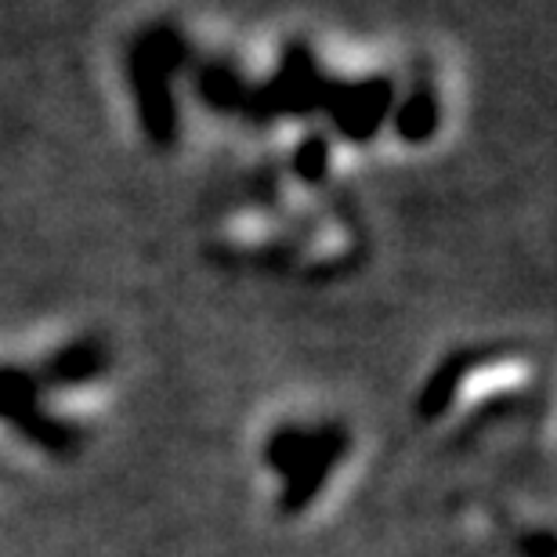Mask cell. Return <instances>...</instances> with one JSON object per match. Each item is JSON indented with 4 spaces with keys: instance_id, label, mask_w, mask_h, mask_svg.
<instances>
[{
    "instance_id": "cell-1",
    "label": "cell",
    "mask_w": 557,
    "mask_h": 557,
    "mask_svg": "<svg viewBox=\"0 0 557 557\" xmlns=\"http://www.w3.org/2000/svg\"><path fill=\"white\" fill-rule=\"evenodd\" d=\"M193 62V44L174 22H149L127 44V84L135 98L141 135L156 149H171L182 135L177 76Z\"/></svg>"
},
{
    "instance_id": "cell-2",
    "label": "cell",
    "mask_w": 557,
    "mask_h": 557,
    "mask_svg": "<svg viewBox=\"0 0 557 557\" xmlns=\"http://www.w3.org/2000/svg\"><path fill=\"white\" fill-rule=\"evenodd\" d=\"M333 76L322 70L308 40H289L272 76L253 81L243 120L250 124H278V120H311L322 113Z\"/></svg>"
},
{
    "instance_id": "cell-3",
    "label": "cell",
    "mask_w": 557,
    "mask_h": 557,
    "mask_svg": "<svg viewBox=\"0 0 557 557\" xmlns=\"http://www.w3.org/2000/svg\"><path fill=\"white\" fill-rule=\"evenodd\" d=\"M0 423H8L11 431L54 460H73L87 442L81 423L62 420L48 409L37 373L15 362L0 366Z\"/></svg>"
},
{
    "instance_id": "cell-4",
    "label": "cell",
    "mask_w": 557,
    "mask_h": 557,
    "mask_svg": "<svg viewBox=\"0 0 557 557\" xmlns=\"http://www.w3.org/2000/svg\"><path fill=\"white\" fill-rule=\"evenodd\" d=\"M395 95V81H387V76H359V81L333 76L326 102H322V116L330 120L333 135L351 145H366L392 120Z\"/></svg>"
},
{
    "instance_id": "cell-5",
    "label": "cell",
    "mask_w": 557,
    "mask_h": 557,
    "mask_svg": "<svg viewBox=\"0 0 557 557\" xmlns=\"http://www.w3.org/2000/svg\"><path fill=\"white\" fill-rule=\"evenodd\" d=\"M351 453V434L344 423L326 420L315 423V434H311V445L305 456L289 467V474L283 478V493H278V515L297 518L315 504L319 493L326 488L330 474L344 463V456Z\"/></svg>"
},
{
    "instance_id": "cell-6",
    "label": "cell",
    "mask_w": 557,
    "mask_h": 557,
    "mask_svg": "<svg viewBox=\"0 0 557 557\" xmlns=\"http://www.w3.org/2000/svg\"><path fill=\"white\" fill-rule=\"evenodd\" d=\"M113 366V351L98 333H84V337L65 341L62 348H54L37 370V381L44 392H73V387L102 381Z\"/></svg>"
},
{
    "instance_id": "cell-7",
    "label": "cell",
    "mask_w": 557,
    "mask_h": 557,
    "mask_svg": "<svg viewBox=\"0 0 557 557\" xmlns=\"http://www.w3.org/2000/svg\"><path fill=\"white\" fill-rule=\"evenodd\" d=\"M499 355H504L499 344H471V348L449 351L431 370L428 381H423L420 398H417V413L423 420H438L442 413H449V406L456 403V395H460L467 376H471L474 370H482V366H488V362H496Z\"/></svg>"
},
{
    "instance_id": "cell-8",
    "label": "cell",
    "mask_w": 557,
    "mask_h": 557,
    "mask_svg": "<svg viewBox=\"0 0 557 557\" xmlns=\"http://www.w3.org/2000/svg\"><path fill=\"white\" fill-rule=\"evenodd\" d=\"M193 87L199 106L210 109L218 116H243L250 102V87L253 81L239 73L236 62L228 59H203L193 73Z\"/></svg>"
},
{
    "instance_id": "cell-9",
    "label": "cell",
    "mask_w": 557,
    "mask_h": 557,
    "mask_svg": "<svg viewBox=\"0 0 557 557\" xmlns=\"http://www.w3.org/2000/svg\"><path fill=\"white\" fill-rule=\"evenodd\" d=\"M392 127L406 145H428L442 127V102L431 76H417L403 95H395Z\"/></svg>"
},
{
    "instance_id": "cell-10",
    "label": "cell",
    "mask_w": 557,
    "mask_h": 557,
    "mask_svg": "<svg viewBox=\"0 0 557 557\" xmlns=\"http://www.w3.org/2000/svg\"><path fill=\"white\" fill-rule=\"evenodd\" d=\"M330 156H333L330 138L322 135V131H308V135L294 145V152H289V174L305 185H322L330 174Z\"/></svg>"
},
{
    "instance_id": "cell-11",
    "label": "cell",
    "mask_w": 557,
    "mask_h": 557,
    "mask_svg": "<svg viewBox=\"0 0 557 557\" xmlns=\"http://www.w3.org/2000/svg\"><path fill=\"white\" fill-rule=\"evenodd\" d=\"M521 550H525L529 557H554V550H557L554 532H547V529L532 532L529 540H521Z\"/></svg>"
}]
</instances>
